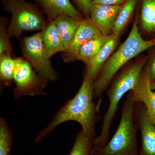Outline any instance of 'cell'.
<instances>
[{
	"instance_id": "1",
	"label": "cell",
	"mask_w": 155,
	"mask_h": 155,
	"mask_svg": "<svg viewBox=\"0 0 155 155\" xmlns=\"http://www.w3.org/2000/svg\"><path fill=\"white\" fill-rule=\"evenodd\" d=\"M94 99V80L85 74L77 94L60 108L47 127L39 132L35 142L49 135L58 125L69 121L78 122L85 134L95 140V125L99 117Z\"/></svg>"
},
{
	"instance_id": "2",
	"label": "cell",
	"mask_w": 155,
	"mask_h": 155,
	"mask_svg": "<svg viewBox=\"0 0 155 155\" xmlns=\"http://www.w3.org/2000/svg\"><path fill=\"white\" fill-rule=\"evenodd\" d=\"M155 46V39L146 40L138 27V13L127 39L113 53L94 81V98L104 94L117 73L133 58Z\"/></svg>"
},
{
	"instance_id": "3",
	"label": "cell",
	"mask_w": 155,
	"mask_h": 155,
	"mask_svg": "<svg viewBox=\"0 0 155 155\" xmlns=\"http://www.w3.org/2000/svg\"><path fill=\"white\" fill-rule=\"evenodd\" d=\"M147 61V58H142L125 65L113 78L107 92L109 107L104 116L101 133L95 140L92 152L104 146L109 141L111 125L119 103L125 94L134 88Z\"/></svg>"
},
{
	"instance_id": "4",
	"label": "cell",
	"mask_w": 155,
	"mask_h": 155,
	"mask_svg": "<svg viewBox=\"0 0 155 155\" xmlns=\"http://www.w3.org/2000/svg\"><path fill=\"white\" fill-rule=\"evenodd\" d=\"M135 106L130 91L124 103L121 119L114 136L104 146L93 152L91 155H139Z\"/></svg>"
},
{
	"instance_id": "5",
	"label": "cell",
	"mask_w": 155,
	"mask_h": 155,
	"mask_svg": "<svg viewBox=\"0 0 155 155\" xmlns=\"http://www.w3.org/2000/svg\"><path fill=\"white\" fill-rule=\"evenodd\" d=\"M4 9L11 14L7 28L10 38H20L24 31H41L48 19L34 5L24 0H10L4 2Z\"/></svg>"
},
{
	"instance_id": "6",
	"label": "cell",
	"mask_w": 155,
	"mask_h": 155,
	"mask_svg": "<svg viewBox=\"0 0 155 155\" xmlns=\"http://www.w3.org/2000/svg\"><path fill=\"white\" fill-rule=\"evenodd\" d=\"M23 57L33 69L48 81L58 79V74L53 68L42 41L41 31L22 38L20 45Z\"/></svg>"
},
{
	"instance_id": "7",
	"label": "cell",
	"mask_w": 155,
	"mask_h": 155,
	"mask_svg": "<svg viewBox=\"0 0 155 155\" xmlns=\"http://www.w3.org/2000/svg\"><path fill=\"white\" fill-rule=\"evenodd\" d=\"M13 80L15 84L14 97L17 100L24 96L44 94L48 81L38 74L23 57L16 58Z\"/></svg>"
},
{
	"instance_id": "8",
	"label": "cell",
	"mask_w": 155,
	"mask_h": 155,
	"mask_svg": "<svg viewBox=\"0 0 155 155\" xmlns=\"http://www.w3.org/2000/svg\"><path fill=\"white\" fill-rule=\"evenodd\" d=\"M122 5L91 4L90 18L101 33L108 35H112L114 24Z\"/></svg>"
},
{
	"instance_id": "9",
	"label": "cell",
	"mask_w": 155,
	"mask_h": 155,
	"mask_svg": "<svg viewBox=\"0 0 155 155\" xmlns=\"http://www.w3.org/2000/svg\"><path fill=\"white\" fill-rule=\"evenodd\" d=\"M101 33L90 17L82 19L69 48L63 52L62 58L65 62L71 63L76 60L80 48L91 39Z\"/></svg>"
},
{
	"instance_id": "10",
	"label": "cell",
	"mask_w": 155,
	"mask_h": 155,
	"mask_svg": "<svg viewBox=\"0 0 155 155\" xmlns=\"http://www.w3.org/2000/svg\"><path fill=\"white\" fill-rule=\"evenodd\" d=\"M151 81L143 70L138 81L131 90L136 103L143 104L148 118L155 125V91L151 86Z\"/></svg>"
},
{
	"instance_id": "11",
	"label": "cell",
	"mask_w": 155,
	"mask_h": 155,
	"mask_svg": "<svg viewBox=\"0 0 155 155\" xmlns=\"http://www.w3.org/2000/svg\"><path fill=\"white\" fill-rule=\"evenodd\" d=\"M135 106V116L141 136V149L139 155H155V125L148 118L143 104Z\"/></svg>"
},
{
	"instance_id": "12",
	"label": "cell",
	"mask_w": 155,
	"mask_h": 155,
	"mask_svg": "<svg viewBox=\"0 0 155 155\" xmlns=\"http://www.w3.org/2000/svg\"><path fill=\"white\" fill-rule=\"evenodd\" d=\"M47 16L48 20L54 19L58 15H68L82 19L81 14L70 0H34Z\"/></svg>"
},
{
	"instance_id": "13",
	"label": "cell",
	"mask_w": 155,
	"mask_h": 155,
	"mask_svg": "<svg viewBox=\"0 0 155 155\" xmlns=\"http://www.w3.org/2000/svg\"><path fill=\"white\" fill-rule=\"evenodd\" d=\"M120 37L112 34V37L100 50L91 63L86 66L85 74L94 81L104 65L115 51L119 43Z\"/></svg>"
},
{
	"instance_id": "14",
	"label": "cell",
	"mask_w": 155,
	"mask_h": 155,
	"mask_svg": "<svg viewBox=\"0 0 155 155\" xmlns=\"http://www.w3.org/2000/svg\"><path fill=\"white\" fill-rule=\"evenodd\" d=\"M41 31L43 44L49 58L57 53L65 51L54 19L48 20L46 25Z\"/></svg>"
},
{
	"instance_id": "15",
	"label": "cell",
	"mask_w": 155,
	"mask_h": 155,
	"mask_svg": "<svg viewBox=\"0 0 155 155\" xmlns=\"http://www.w3.org/2000/svg\"><path fill=\"white\" fill-rule=\"evenodd\" d=\"M81 19L64 14L58 15L54 19L65 51L74 38Z\"/></svg>"
},
{
	"instance_id": "16",
	"label": "cell",
	"mask_w": 155,
	"mask_h": 155,
	"mask_svg": "<svg viewBox=\"0 0 155 155\" xmlns=\"http://www.w3.org/2000/svg\"><path fill=\"white\" fill-rule=\"evenodd\" d=\"M138 20L139 30L155 37V0H141Z\"/></svg>"
},
{
	"instance_id": "17",
	"label": "cell",
	"mask_w": 155,
	"mask_h": 155,
	"mask_svg": "<svg viewBox=\"0 0 155 155\" xmlns=\"http://www.w3.org/2000/svg\"><path fill=\"white\" fill-rule=\"evenodd\" d=\"M112 36V35H108L100 33L91 39L80 48L76 60L82 61L86 66L88 65Z\"/></svg>"
},
{
	"instance_id": "18",
	"label": "cell",
	"mask_w": 155,
	"mask_h": 155,
	"mask_svg": "<svg viewBox=\"0 0 155 155\" xmlns=\"http://www.w3.org/2000/svg\"><path fill=\"white\" fill-rule=\"evenodd\" d=\"M139 0H126L122 5L113 28L114 35L120 37L133 16Z\"/></svg>"
},
{
	"instance_id": "19",
	"label": "cell",
	"mask_w": 155,
	"mask_h": 155,
	"mask_svg": "<svg viewBox=\"0 0 155 155\" xmlns=\"http://www.w3.org/2000/svg\"><path fill=\"white\" fill-rule=\"evenodd\" d=\"M13 53L6 52L0 55V80L3 86H8L13 80L16 58Z\"/></svg>"
},
{
	"instance_id": "20",
	"label": "cell",
	"mask_w": 155,
	"mask_h": 155,
	"mask_svg": "<svg viewBox=\"0 0 155 155\" xmlns=\"http://www.w3.org/2000/svg\"><path fill=\"white\" fill-rule=\"evenodd\" d=\"M94 140L81 130L75 137L69 155H91Z\"/></svg>"
},
{
	"instance_id": "21",
	"label": "cell",
	"mask_w": 155,
	"mask_h": 155,
	"mask_svg": "<svg viewBox=\"0 0 155 155\" xmlns=\"http://www.w3.org/2000/svg\"><path fill=\"white\" fill-rule=\"evenodd\" d=\"M13 143V134L6 120L0 119V155H9Z\"/></svg>"
},
{
	"instance_id": "22",
	"label": "cell",
	"mask_w": 155,
	"mask_h": 155,
	"mask_svg": "<svg viewBox=\"0 0 155 155\" xmlns=\"http://www.w3.org/2000/svg\"><path fill=\"white\" fill-rule=\"evenodd\" d=\"M7 21L1 17L0 21V55L6 52L13 53L12 45L10 41V37L7 31Z\"/></svg>"
},
{
	"instance_id": "23",
	"label": "cell",
	"mask_w": 155,
	"mask_h": 155,
	"mask_svg": "<svg viewBox=\"0 0 155 155\" xmlns=\"http://www.w3.org/2000/svg\"><path fill=\"white\" fill-rule=\"evenodd\" d=\"M143 71L150 78L151 82H155V53L146 67Z\"/></svg>"
},
{
	"instance_id": "24",
	"label": "cell",
	"mask_w": 155,
	"mask_h": 155,
	"mask_svg": "<svg viewBox=\"0 0 155 155\" xmlns=\"http://www.w3.org/2000/svg\"><path fill=\"white\" fill-rule=\"evenodd\" d=\"M86 18L90 17V9L91 5V0H74Z\"/></svg>"
},
{
	"instance_id": "25",
	"label": "cell",
	"mask_w": 155,
	"mask_h": 155,
	"mask_svg": "<svg viewBox=\"0 0 155 155\" xmlns=\"http://www.w3.org/2000/svg\"><path fill=\"white\" fill-rule=\"evenodd\" d=\"M91 4L106 5H122L126 0H91Z\"/></svg>"
},
{
	"instance_id": "26",
	"label": "cell",
	"mask_w": 155,
	"mask_h": 155,
	"mask_svg": "<svg viewBox=\"0 0 155 155\" xmlns=\"http://www.w3.org/2000/svg\"><path fill=\"white\" fill-rule=\"evenodd\" d=\"M151 88H152V89L155 91V82H151Z\"/></svg>"
},
{
	"instance_id": "27",
	"label": "cell",
	"mask_w": 155,
	"mask_h": 155,
	"mask_svg": "<svg viewBox=\"0 0 155 155\" xmlns=\"http://www.w3.org/2000/svg\"><path fill=\"white\" fill-rule=\"evenodd\" d=\"M3 1H4V2H7V1H10V0H3Z\"/></svg>"
}]
</instances>
